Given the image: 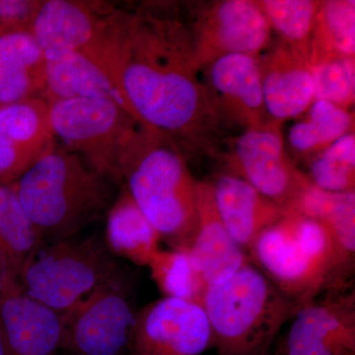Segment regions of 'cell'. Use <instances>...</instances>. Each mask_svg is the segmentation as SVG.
Returning <instances> with one entry per match:
<instances>
[{
    "label": "cell",
    "mask_w": 355,
    "mask_h": 355,
    "mask_svg": "<svg viewBox=\"0 0 355 355\" xmlns=\"http://www.w3.org/2000/svg\"><path fill=\"white\" fill-rule=\"evenodd\" d=\"M114 73L137 123L169 137L186 157H218L225 127L193 64L180 6L119 9Z\"/></svg>",
    "instance_id": "1"
},
{
    "label": "cell",
    "mask_w": 355,
    "mask_h": 355,
    "mask_svg": "<svg viewBox=\"0 0 355 355\" xmlns=\"http://www.w3.org/2000/svg\"><path fill=\"white\" fill-rule=\"evenodd\" d=\"M123 186L171 249H189L198 229V184L169 137L140 125L121 158Z\"/></svg>",
    "instance_id": "2"
},
{
    "label": "cell",
    "mask_w": 355,
    "mask_h": 355,
    "mask_svg": "<svg viewBox=\"0 0 355 355\" xmlns=\"http://www.w3.org/2000/svg\"><path fill=\"white\" fill-rule=\"evenodd\" d=\"M114 183L80 156L55 147L14 184L25 214L44 241L67 239L106 216Z\"/></svg>",
    "instance_id": "3"
},
{
    "label": "cell",
    "mask_w": 355,
    "mask_h": 355,
    "mask_svg": "<svg viewBox=\"0 0 355 355\" xmlns=\"http://www.w3.org/2000/svg\"><path fill=\"white\" fill-rule=\"evenodd\" d=\"M202 306L218 355H268L284 324L303 305L249 260L230 279L207 286Z\"/></svg>",
    "instance_id": "4"
},
{
    "label": "cell",
    "mask_w": 355,
    "mask_h": 355,
    "mask_svg": "<svg viewBox=\"0 0 355 355\" xmlns=\"http://www.w3.org/2000/svg\"><path fill=\"white\" fill-rule=\"evenodd\" d=\"M248 257L302 305L333 288L336 257L330 236L323 224L302 214L286 212L254 239Z\"/></svg>",
    "instance_id": "5"
},
{
    "label": "cell",
    "mask_w": 355,
    "mask_h": 355,
    "mask_svg": "<svg viewBox=\"0 0 355 355\" xmlns=\"http://www.w3.org/2000/svg\"><path fill=\"white\" fill-rule=\"evenodd\" d=\"M123 268L99 236L44 241L25 263L20 291L62 314Z\"/></svg>",
    "instance_id": "6"
},
{
    "label": "cell",
    "mask_w": 355,
    "mask_h": 355,
    "mask_svg": "<svg viewBox=\"0 0 355 355\" xmlns=\"http://www.w3.org/2000/svg\"><path fill=\"white\" fill-rule=\"evenodd\" d=\"M55 139L114 184H123L121 158L140 123L116 103L101 99H69L49 103Z\"/></svg>",
    "instance_id": "7"
},
{
    "label": "cell",
    "mask_w": 355,
    "mask_h": 355,
    "mask_svg": "<svg viewBox=\"0 0 355 355\" xmlns=\"http://www.w3.org/2000/svg\"><path fill=\"white\" fill-rule=\"evenodd\" d=\"M182 13L198 71L229 55L260 57L272 31L258 0H214L183 4Z\"/></svg>",
    "instance_id": "8"
},
{
    "label": "cell",
    "mask_w": 355,
    "mask_h": 355,
    "mask_svg": "<svg viewBox=\"0 0 355 355\" xmlns=\"http://www.w3.org/2000/svg\"><path fill=\"white\" fill-rule=\"evenodd\" d=\"M139 311L121 270L60 314L62 349L71 355H128Z\"/></svg>",
    "instance_id": "9"
},
{
    "label": "cell",
    "mask_w": 355,
    "mask_h": 355,
    "mask_svg": "<svg viewBox=\"0 0 355 355\" xmlns=\"http://www.w3.org/2000/svg\"><path fill=\"white\" fill-rule=\"evenodd\" d=\"M119 9L99 2L42 1L30 32L46 58L78 51L113 73Z\"/></svg>",
    "instance_id": "10"
},
{
    "label": "cell",
    "mask_w": 355,
    "mask_h": 355,
    "mask_svg": "<svg viewBox=\"0 0 355 355\" xmlns=\"http://www.w3.org/2000/svg\"><path fill=\"white\" fill-rule=\"evenodd\" d=\"M282 123L268 121L225 139L218 157L225 172L241 178L284 211L310 184L287 155Z\"/></svg>",
    "instance_id": "11"
},
{
    "label": "cell",
    "mask_w": 355,
    "mask_h": 355,
    "mask_svg": "<svg viewBox=\"0 0 355 355\" xmlns=\"http://www.w3.org/2000/svg\"><path fill=\"white\" fill-rule=\"evenodd\" d=\"M211 345L202 306L164 297L139 309L128 355H202Z\"/></svg>",
    "instance_id": "12"
},
{
    "label": "cell",
    "mask_w": 355,
    "mask_h": 355,
    "mask_svg": "<svg viewBox=\"0 0 355 355\" xmlns=\"http://www.w3.org/2000/svg\"><path fill=\"white\" fill-rule=\"evenodd\" d=\"M323 293L292 318L280 355H355L354 289Z\"/></svg>",
    "instance_id": "13"
},
{
    "label": "cell",
    "mask_w": 355,
    "mask_h": 355,
    "mask_svg": "<svg viewBox=\"0 0 355 355\" xmlns=\"http://www.w3.org/2000/svg\"><path fill=\"white\" fill-rule=\"evenodd\" d=\"M200 77L225 128L245 130L270 121L263 101L260 57L225 55L203 67Z\"/></svg>",
    "instance_id": "14"
},
{
    "label": "cell",
    "mask_w": 355,
    "mask_h": 355,
    "mask_svg": "<svg viewBox=\"0 0 355 355\" xmlns=\"http://www.w3.org/2000/svg\"><path fill=\"white\" fill-rule=\"evenodd\" d=\"M57 147L49 105L31 99L0 110V184H13Z\"/></svg>",
    "instance_id": "15"
},
{
    "label": "cell",
    "mask_w": 355,
    "mask_h": 355,
    "mask_svg": "<svg viewBox=\"0 0 355 355\" xmlns=\"http://www.w3.org/2000/svg\"><path fill=\"white\" fill-rule=\"evenodd\" d=\"M0 327L6 355H57L62 345L60 313L20 287H0Z\"/></svg>",
    "instance_id": "16"
},
{
    "label": "cell",
    "mask_w": 355,
    "mask_h": 355,
    "mask_svg": "<svg viewBox=\"0 0 355 355\" xmlns=\"http://www.w3.org/2000/svg\"><path fill=\"white\" fill-rule=\"evenodd\" d=\"M261 85L270 121L282 123L305 113L314 101L309 62L279 41L260 55Z\"/></svg>",
    "instance_id": "17"
},
{
    "label": "cell",
    "mask_w": 355,
    "mask_h": 355,
    "mask_svg": "<svg viewBox=\"0 0 355 355\" xmlns=\"http://www.w3.org/2000/svg\"><path fill=\"white\" fill-rule=\"evenodd\" d=\"M323 224L336 257L333 289L352 286L355 261V193H331L312 183L286 209Z\"/></svg>",
    "instance_id": "18"
},
{
    "label": "cell",
    "mask_w": 355,
    "mask_h": 355,
    "mask_svg": "<svg viewBox=\"0 0 355 355\" xmlns=\"http://www.w3.org/2000/svg\"><path fill=\"white\" fill-rule=\"evenodd\" d=\"M198 229L189 248L193 268L207 286L230 279L250 260L217 214L209 182L198 184Z\"/></svg>",
    "instance_id": "19"
},
{
    "label": "cell",
    "mask_w": 355,
    "mask_h": 355,
    "mask_svg": "<svg viewBox=\"0 0 355 355\" xmlns=\"http://www.w3.org/2000/svg\"><path fill=\"white\" fill-rule=\"evenodd\" d=\"M209 183L222 223L247 254L254 239L286 214L241 178L223 172Z\"/></svg>",
    "instance_id": "20"
},
{
    "label": "cell",
    "mask_w": 355,
    "mask_h": 355,
    "mask_svg": "<svg viewBox=\"0 0 355 355\" xmlns=\"http://www.w3.org/2000/svg\"><path fill=\"white\" fill-rule=\"evenodd\" d=\"M79 98L114 102L132 114L114 77L92 58L78 51L46 58L42 99L49 104Z\"/></svg>",
    "instance_id": "21"
},
{
    "label": "cell",
    "mask_w": 355,
    "mask_h": 355,
    "mask_svg": "<svg viewBox=\"0 0 355 355\" xmlns=\"http://www.w3.org/2000/svg\"><path fill=\"white\" fill-rule=\"evenodd\" d=\"M46 62L29 30L0 29V110L42 99Z\"/></svg>",
    "instance_id": "22"
},
{
    "label": "cell",
    "mask_w": 355,
    "mask_h": 355,
    "mask_svg": "<svg viewBox=\"0 0 355 355\" xmlns=\"http://www.w3.org/2000/svg\"><path fill=\"white\" fill-rule=\"evenodd\" d=\"M106 214L104 242L114 257L148 266L159 250L161 236L121 184Z\"/></svg>",
    "instance_id": "23"
},
{
    "label": "cell",
    "mask_w": 355,
    "mask_h": 355,
    "mask_svg": "<svg viewBox=\"0 0 355 355\" xmlns=\"http://www.w3.org/2000/svg\"><path fill=\"white\" fill-rule=\"evenodd\" d=\"M44 242L25 214L13 184H0V286H19L25 263Z\"/></svg>",
    "instance_id": "24"
},
{
    "label": "cell",
    "mask_w": 355,
    "mask_h": 355,
    "mask_svg": "<svg viewBox=\"0 0 355 355\" xmlns=\"http://www.w3.org/2000/svg\"><path fill=\"white\" fill-rule=\"evenodd\" d=\"M354 0L320 1L309 44V64L334 58H354Z\"/></svg>",
    "instance_id": "25"
},
{
    "label": "cell",
    "mask_w": 355,
    "mask_h": 355,
    "mask_svg": "<svg viewBox=\"0 0 355 355\" xmlns=\"http://www.w3.org/2000/svg\"><path fill=\"white\" fill-rule=\"evenodd\" d=\"M305 113L288 132L289 146L303 157H314L343 135L354 132V114L333 103L314 100Z\"/></svg>",
    "instance_id": "26"
},
{
    "label": "cell",
    "mask_w": 355,
    "mask_h": 355,
    "mask_svg": "<svg viewBox=\"0 0 355 355\" xmlns=\"http://www.w3.org/2000/svg\"><path fill=\"white\" fill-rule=\"evenodd\" d=\"M280 43L309 62V44L320 1L258 0Z\"/></svg>",
    "instance_id": "27"
},
{
    "label": "cell",
    "mask_w": 355,
    "mask_h": 355,
    "mask_svg": "<svg viewBox=\"0 0 355 355\" xmlns=\"http://www.w3.org/2000/svg\"><path fill=\"white\" fill-rule=\"evenodd\" d=\"M147 266L165 297L202 304L207 286L193 268L189 249H159Z\"/></svg>",
    "instance_id": "28"
},
{
    "label": "cell",
    "mask_w": 355,
    "mask_h": 355,
    "mask_svg": "<svg viewBox=\"0 0 355 355\" xmlns=\"http://www.w3.org/2000/svg\"><path fill=\"white\" fill-rule=\"evenodd\" d=\"M311 183L331 193L354 191L355 135H343L310 159L308 173Z\"/></svg>",
    "instance_id": "29"
},
{
    "label": "cell",
    "mask_w": 355,
    "mask_h": 355,
    "mask_svg": "<svg viewBox=\"0 0 355 355\" xmlns=\"http://www.w3.org/2000/svg\"><path fill=\"white\" fill-rule=\"evenodd\" d=\"M314 100H324L349 110L355 99L354 58H334L310 65Z\"/></svg>",
    "instance_id": "30"
},
{
    "label": "cell",
    "mask_w": 355,
    "mask_h": 355,
    "mask_svg": "<svg viewBox=\"0 0 355 355\" xmlns=\"http://www.w3.org/2000/svg\"><path fill=\"white\" fill-rule=\"evenodd\" d=\"M40 0H0V29H26L41 6Z\"/></svg>",
    "instance_id": "31"
},
{
    "label": "cell",
    "mask_w": 355,
    "mask_h": 355,
    "mask_svg": "<svg viewBox=\"0 0 355 355\" xmlns=\"http://www.w3.org/2000/svg\"><path fill=\"white\" fill-rule=\"evenodd\" d=\"M0 355H6V349H4L3 334H2L1 327H0Z\"/></svg>",
    "instance_id": "32"
}]
</instances>
